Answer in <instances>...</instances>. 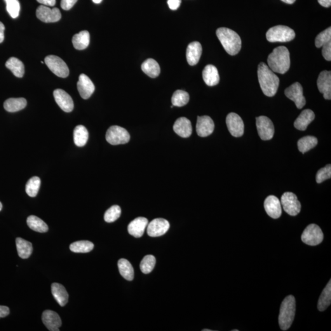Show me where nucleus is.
<instances>
[{"label":"nucleus","instance_id":"c03bdc74","mask_svg":"<svg viewBox=\"0 0 331 331\" xmlns=\"http://www.w3.org/2000/svg\"><path fill=\"white\" fill-rule=\"evenodd\" d=\"M331 177V165L328 164L326 167L320 169L316 174V180L318 184L325 181Z\"/></svg>","mask_w":331,"mask_h":331},{"label":"nucleus","instance_id":"a878e982","mask_svg":"<svg viewBox=\"0 0 331 331\" xmlns=\"http://www.w3.org/2000/svg\"><path fill=\"white\" fill-rule=\"evenodd\" d=\"M52 293L60 306H65L68 301V293L64 286L61 284L54 283L51 286Z\"/></svg>","mask_w":331,"mask_h":331},{"label":"nucleus","instance_id":"f3484780","mask_svg":"<svg viewBox=\"0 0 331 331\" xmlns=\"http://www.w3.org/2000/svg\"><path fill=\"white\" fill-rule=\"evenodd\" d=\"M215 125L212 119L208 116H199L197 120L196 131L200 137H207L213 133Z\"/></svg>","mask_w":331,"mask_h":331},{"label":"nucleus","instance_id":"dca6fc26","mask_svg":"<svg viewBox=\"0 0 331 331\" xmlns=\"http://www.w3.org/2000/svg\"><path fill=\"white\" fill-rule=\"evenodd\" d=\"M77 90L83 99H88L95 91V86L91 79L84 74L80 75L77 84Z\"/></svg>","mask_w":331,"mask_h":331},{"label":"nucleus","instance_id":"f8f14e48","mask_svg":"<svg viewBox=\"0 0 331 331\" xmlns=\"http://www.w3.org/2000/svg\"><path fill=\"white\" fill-rule=\"evenodd\" d=\"M286 97L295 102L298 109H302L306 105V101L303 95V88L299 82H296L285 91Z\"/></svg>","mask_w":331,"mask_h":331},{"label":"nucleus","instance_id":"2eb2a0df","mask_svg":"<svg viewBox=\"0 0 331 331\" xmlns=\"http://www.w3.org/2000/svg\"><path fill=\"white\" fill-rule=\"evenodd\" d=\"M53 96L57 104L63 111L70 112L74 109V103L71 96L62 89L53 91Z\"/></svg>","mask_w":331,"mask_h":331},{"label":"nucleus","instance_id":"423d86ee","mask_svg":"<svg viewBox=\"0 0 331 331\" xmlns=\"http://www.w3.org/2000/svg\"><path fill=\"white\" fill-rule=\"evenodd\" d=\"M105 139L111 145L125 144L130 140V135L125 128L115 125L108 129Z\"/></svg>","mask_w":331,"mask_h":331},{"label":"nucleus","instance_id":"4468645a","mask_svg":"<svg viewBox=\"0 0 331 331\" xmlns=\"http://www.w3.org/2000/svg\"><path fill=\"white\" fill-rule=\"evenodd\" d=\"M226 122L227 128L232 136L239 138L244 135V122L239 115L236 113L229 114L226 117Z\"/></svg>","mask_w":331,"mask_h":331},{"label":"nucleus","instance_id":"58836bf2","mask_svg":"<svg viewBox=\"0 0 331 331\" xmlns=\"http://www.w3.org/2000/svg\"><path fill=\"white\" fill-rule=\"evenodd\" d=\"M40 186H41L40 178L38 177H32L26 184V192L30 197L36 196L38 193Z\"/></svg>","mask_w":331,"mask_h":331},{"label":"nucleus","instance_id":"a18cd8bd","mask_svg":"<svg viewBox=\"0 0 331 331\" xmlns=\"http://www.w3.org/2000/svg\"><path fill=\"white\" fill-rule=\"evenodd\" d=\"M322 54L323 57L326 60H331V42H329L328 43L325 44L322 47Z\"/></svg>","mask_w":331,"mask_h":331},{"label":"nucleus","instance_id":"5fc2aeb1","mask_svg":"<svg viewBox=\"0 0 331 331\" xmlns=\"http://www.w3.org/2000/svg\"><path fill=\"white\" fill-rule=\"evenodd\" d=\"M93 3L96 4H99L103 1V0H92Z\"/></svg>","mask_w":331,"mask_h":331},{"label":"nucleus","instance_id":"c756f323","mask_svg":"<svg viewBox=\"0 0 331 331\" xmlns=\"http://www.w3.org/2000/svg\"><path fill=\"white\" fill-rule=\"evenodd\" d=\"M16 247L18 255L22 259H27L33 252L32 244L22 238L16 239Z\"/></svg>","mask_w":331,"mask_h":331},{"label":"nucleus","instance_id":"20e7f679","mask_svg":"<svg viewBox=\"0 0 331 331\" xmlns=\"http://www.w3.org/2000/svg\"><path fill=\"white\" fill-rule=\"evenodd\" d=\"M296 300L293 296L286 297L281 303L279 316V326L281 330L286 331L292 326L295 316Z\"/></svg>","mask_w":331,"mask_h":331},{"label":"nucleus","instance_id":"1a4fd4ad","mask_svg":"<svg viewBox=\"0 0 331 331\" xmlns=\"http://www.w3.org/2000/svg\"><path fill=\"white\" fill-rule=\"evenodd\" d=\"M280 203L284 210L290 215L296 216L300 212L301 205L293 192H285L281 196Z\"/></svg>","mask_w":331,"mask_h":331},{"label":"nucleus","instance_id":"39448f33","mask_svg":"<svg viewBox=\"0 0 331 331\" xmlns=\"http://www.w3.org/2000/svg\"><path fill=\"white\" fill-rule=\"evenodd\" d=\"M296 36L294 30L283 25L275 26L267 31L266 38L271 43H286L292 41Z\"/></svg>","mask_w":331,"mask_h":331},{"label":"nucleus","instance_id":"6e6552de","mask_svg":"<svg viewBox=\"0 0 331 331\" xmlns=\"http://www.w3.org/2000/svg\"><path fill=\"white\" fill-rule=\"evenodd\" d=\"M47 67L56 76L62 78L67 77L69 75V68L62 58L55 55H49L44 60Z\"/></svg>","mask_w":331,"mask_h":331},{"label":"nucleus","instance_id":"f03ea898","mask_svg":"<svg viewBox=\"0 0 331 331\" xmlns=\"http://www.w3.org/2000/svg\"><path fill=\"white\" fill-rule=\"evenodd\" d=\"M268 67L274 72L285 74L290 68V54L288 49L284 46L274 49L267 58Z\"/></svg>","mask_w":331,"mask_h":331},{"label":"nucleus","instance_id":"603ef678","mask_svg":"<svg viewBox=\"0 0 331 331\" xmlns=\"http://www.w3.org/2000/svg\"><path fill=\"white\" fill-rule=\"evenodd\" d=\"M318 1L320 5L325 8H329L331 5V0H318Z\"/></svg>","mask_w":331,"mask_h":331},{"label":"nucleus","instance_id":"9b49d317","mask_svg":"<svg viewBox=\"0 0 331 331\" xmlns=\"http://www.w3.org/2000/svg\"><path fill=\"white\" fill-rule=\"evenodd\" d=\"M37 17L42 22L46 23L57 22L62 18L59 9H51L48 6L41 5L36 9Z\"/></svg>","mask_w":331,"mask_h":331},{"label":"nucleus","instance_id":"09e8293b","mask_svg":"<svg viewBox=\"0 0 331 331\" xmlns=\"http://www.w3.org/2000/svg\"><path fill=\"white\" fill-rule=\"evenodd\" d=\"M9 312L10 311L8 307L0 306V318L8 316Z\"/></svg>","mask_w":331,"mask_h":331},{"label":"nucleus","instance_id":"ea45409f","mask_svg":"<svg viewBox=\"0 0 331 331\" xmlns=\"http://www.w3.org/2000/svg\"><path fill=\"white\" fill-rule=\"evenodd\" d=\"M156 264V259L154 256L146 255L140 262V268L142 273L148 274L153 271Z\"/></svg>","mask_w":331,"mask_h":331},{"label":"nucleus","instance_id":"6ab92c4d","mask_svg":"<svg viewBox=\"0 0 331 331\" xmlns=\"http://www.w3.org/2000/svg\"><path fill=\"white\" fill-rule=\"evenodd\" d=\"M264 206L267 215L274 219L280 217L281 205L280 200L275 196H269L265 199Z\"/></svg>","mask_w":331,"mask_h":331},{"label":"nucleus","instance_id":"0eeeda50","mask_svg":"<svg viewBox=\"0 0 331 331\" xmlns=\"http://www.w3.org/2000/svg\"><path fill=\"white\" fill-rule=\"evenodd\" d=\"M324 235L322 230L315 224H311L304 229L301 236L303 243L311 246H316L322 243Z\"/></svg>","mask_w":331,"mask_h":331},{"label":"nucleus","instance_id":"de8ad7c7","mask_svg":"<svg viewBox=\"0 0 331 331\" xmlns=\"http://www.w3.org/2000/svg\"><path fill=\"white\" fill-rule=\"evenodd\" d=\"M181 4V0H168V4L171 10H177Z\"/></svg>","mask_w":331,"mask_h":331},{"label":"nucleus","instance_id":"aec40b11","mask_svg":"<svg viewBox=\"0 0 331 331\" xmlns=\"http://www.w3.org/2000/svg\"><path fill=\"white\" fill-rule=\"evenodd\" d=\"M42 320L44 325L51 331H58L62 326V320L60 316L56 312L49 310L43 312Z\"/></svg>","mask_w":331,"mask_h":331},{"label":"nucleus","instance_id":"4d7b16f0","mask_svg":"<svg viewBox=\"0 0 331 331\" xmlns=\"http://www.w3.org/2000/svg\"><path fill=\"white\" fill-rule=\"evenodd\" d=\"M203 331H212V330H206V329H205V330H203Z\"/></svg>","mask_w":331,"mask_h":331},{"label":"nucleus","instance_id":"7ed1b4c3","mask_svg":"<svg viewBox=\"0 0 331 331\" xmlns=\"http://www.w3.org/2000/svg\"><path fill=\"white\" fill-rule=\"evenodd\" d=\"M216 34L226 52L235 55L241 51L242 41L240 36L233 30L227 28H220Z\"/></svg>","mask_w":331,"mask_h":331},{"label":"nucleus","instance_id":"412c9836","mask_svg":"<svg viewBox=\"0 0 331 331\" xmlns=\"http://www.w3.org/2000/svg\"><path fill=\"white\" fill-rule=\"evenodd\" d=\"M149 222L146 218L138 217L129 224L128 231L131 236L136 238H140L144 233Z\"/></svg>","mask_w":331,"mask_h":331},{"label":"nucleus","instance_id":"72a5a7b5","mask_svg":"<svg viewBox=\"0 0 331 331\" xmlns=\"http://www.w3.org/2000/svg\"><path fill=\"white\" fill-rule=\"evenodd\" d=\"M27 223L30 228L34 230L35 231L43 233V232H46L48 231L49 227L48 225L43 220L37 217L36 216H30L27 218Z\"/></svg>","mask_w":331,"mask_h":331},{"label":"nucleus","instance_id":"3c124183","mask_svg":"<svg viewBox=\"0 0 331 331\" xmlns=\"http://www.w3.org/2000/svg\"><path fill=\"white\" fill-rule=\"evenodd\" d=\"M4 30L5 27L3 23L0 22V43H3L4 39Z\"/></svg>","mask_w":331,"mask_h":331},{"label":"nucleus","instance_id":"9d476101","mask_svg":"<svg viewBox=\"0 0 331 331\" xmlns=\"http://www.w3.org/2000/svg\"><path fill=\"white\" fill-rule=\"evenodd\" d=\"M256 120L258 135L261 139L264 140L271 139L274 135V126L271 120L266 116L258 117Z\"/></svg>","mask_w":331,"mask_h":331},{"label":"nucleus","instance_id":"4be33fe9","mask_svg":"<svg viewBox=\"0 0 331 331\" xmlns=\"http://www.w3.org/2000/svg\"><path fill=\"white\" fill-rule=\"evenodd\" d=\"M173 129L174 132L180 137L187 138L192 135L191 122L185 117L178 119L174 125Z\"/></svg>","mask_w":331,"mask_h":331},{"label":"nucleus","instance_id":"2f4dec72","mask_svg":"<svg viewBox=\"0 0 331 331\" xmlns=\"http://www.w3.org/2000/svg\"><path fill=\"white\" fill-rule=\"evenodd\" d=\"M74 144L78 147H83L88 139V130L83 125H78L75 128L73 133Z\"/></svg>","mask_w":331,"mask_h":331},{"label":"nucleus","instance_id":"5701e85b","mask_svg":"<svg viewBox=\"0 0 331 331\" xmlns=\"http://www.w3.org/2000/svg\"><path fill=\"white\" fill-rule=\"evenodd\" d=\"M202 51L201 44L198 41L192 42L187 47V60L189 64L191 66L196 65L200 59Z\"/></svg>","mask_w":331,"mask_h":331},{"label":"nucleus","instance_id":"b1692460","mask_svg":"<svg viewBox=\"0 0 331 331\" xmlns=\"http://www.w3.org/2000/svg\"><path fill=\"white\" fill-rule=\"evenodd\" d=\"M203 77L204 82L208 86H215L220 82V76L217 68L212 65H207L204 68Z\"/></svg>","mask_w":331,"mask_h":331},{"label":"nucleus","instance_id":"a19ab883","mask_svg":"<svg viewBox=\"0 0 331 331\" xmlns=\"http://www.w3.org/2000/svg\"><path fill=\"white\" fill-rule=\"evenodd\" d=\"M6 10L12 18H17L19 15L20 6L18 0H4Z\"/></svg>","mask_w":331,"mask_h":331},{"label":"nucleus","instance_id":"f704fd0d","mask_svg":"<svg viewBox=\"0 0 331 331\" xmlns=\"http://www.w3.org/2000/svg\"><path fill=\"white\" fill-rule=\"evenodd\" d=\"M120 273L126 280L131 281L134 279V269L132 265L126 259H121L118 262Z\"/></svg>","mask_w":331,"mask_h":331},{"label":"nucleus","instance_id":"bb28decb","mask_svg":"<svg viewBox=\"0 0 331 331\" xmlns=\"http://www.w3.org/2000/svg\"><path fill=\"white\" fill-rule=\"evenodd\" d=\"M141 68L143 72L152 78H156L160 73V67L157 61L149 58L142 63Z\"/></svg>","mask_w":331,"mask_h":331},{"label":"nucleus","instance_id":"f257e3e1","mask_svg":"<svg viewBox=\"0 0 331 331\" xmlns=\"http://www.w3.org/2000/svg\"><path fill=\"white\" fill-rule=\"evenodd\" d=\"M258 77L261 88L265 95L272 97L278 91L280 80L264 63L258 66Z\"/></svg>","mask_w":331,"mask_h":331},{"label":"nucleus","instance_id":"79ce46f5","mask_svg":"<svg viewBox=\"0 0 331 331\" xmlns=\"http://www.w3.org/2000/svg\"><path fill=\"white\" fill-rule=\"evenodd\" d=\"M121 208L120 206L115 205L107 210L105 214V220L107 223H112L116 221L121 215Z\"/></svg>","mask_w":331,"mask_h":331},{"label":"nucleus","instance_id":"37998d69","mask_svg":"<svg viewBox=\"0 0 331 331\" xmlns=\"http://www.w3.org/2000/svg\"><path fill=\"white\" fill-rule=\"evenodd\" d=\"M331 28L329 27L328 29L325 30L316 36L315 39V46L316 48H320L327 44L329 42H331Z\"/></svg>","mask_w":331,"mask_h":331},{"label":"nucleus","instance_id":"393cba45","mask_svg":"<svg viewBox=\"0 0 331 331\" xmlns=\"http://www.w3.org/2000/svg\"><path fill=\"white\" fill-rule=\"evenodd\" d=\"M314 117H315V116H314V112L312 110L306 109L303 110L301 114L299 115L295 122V127L300 131L306 130L309 124L313 122Z\"/></svg>","mask_w":331,"mask_h":331},{"label":"nucleus","instance_id":"e433bc0d","mask_svg":"<svg viewBox=\"0 0 331 331\" xmlns=\"http://www.w3.org/2000/svg\"><path fill=\"white\" fill-rule=\"evenodd\" d=\"M94 245L92 243L87 241L75 242L70 245V248L71 252L74 253H88L93 249Z\"/></svg>","mask_w":331,"mask_h":331},{"label":"nucleus","instance_id":"6e6d98bb","mask_svg":"<svg viewBox=\"0 0 331 331\" xmlns=\"http://www.w3.org/2000/svg\"><path fill=\"white\" fill-rule=\"evenodd\" d=\"M2 208H3V205H2L1 202H0V211L2 210Z\"/></svg>","mask_w":331,"mask_h":331},{"label":"nucleus","instance_id":"a211bd4d","mask_svg":"<svg viewBox=\"0 0 331 331\" xmlns=\"http://www.w3.org/2000/svg\"><path fill=\"white\" fill-rule=\"evenodd\" d=\"M317 86L319 91L323 93L326 100L331 99V72L323 71L319 75L317 80Z\"/></svg>","mask_w":331,"mask_h":331},{"label":"nucleus","instance_id":"ddd939ff","mask_svg":"<svg viewBox=\"0 0 331 331\" xmlns=\"http://www.w3.org/2000/svg\"><path fill=\"white\" fill-rule=\"evenodd\" d=\"M170 225L168 220L163 218H156L152 221L147 226L148 235L150 237H159L164 235L170 229Z\"/></svg>","mask_w":331,"mask_h":331},{"label":"nucleus","instance_id":"c85d7f7f","mask_svg":"<svg viewBox=\"0 0 331 331\" xmlns=\"http://www.w3.org/2000/svg\"><path fill=\"white\" fill-rule=\"evenodd\" d=\"M27 104V100L25 98H9L4 102V108L6 111L16 112L24 109Z\"/></svg>","mask_w":331,"mask_h":331},{"label":"nucleus","instance_id":"864d4df0","mask_svg":"<svg viewBox=\"0 0 331 331\" xmlns=\"http://www.w3.org/2000/svg\"><path fill=\"white\" fill-rule=\"evenodd\" d=\"M281 1H282L285 3L292 4L295 3L296 0H281Z\"/></svg>","mask_w":331,"mask_h":331},{"label":"nucleus","instance_id":"8fccbe9b","mask_svg":"<svg viewBox=\"0 0 331 331\" xmlns=\"http://www.w3.org/2000/svg\"><path fill=\"white\" fill-rule=\"evenodd\" d=\"M42 5L46 6H53L56 3V0H36Z\"/></svg>","mask_w":331,"mask_h":331},{"label":"nucleus","instance_id":"7c9ffc66","mask_svg":"<svg viewBox=\"0 0 331 331\" xmlns=\"http://www.w3.org/2000/svg\"><path fill=\"white\" fill-rule=\"evenodd\" d=\"M6 67L11 70L16 77H22L25 73V67L23 63L18 58L11 57L7 61Z\"/></svg>","mask_w":331,"mask_h":331},{"label":"nucleus","instance_id":"13d9d810","mask_svg":"<svg viewBox=\"0 0 331 331\" xmlns=\"http://www.w3.org/2000/svg\"><path fill=\"white\" fill-rule=\"evenodd\" d=\"M232 331H238V330H232Z\"/></svg>","mask_w":331,"mask_h":331},{"label":"nucleus","instance_id":"4c0bfd02","mask_svg":"<svg viewBox=\"0 0 331 331\" xmlns=\"http://www.w3.org/2000/svg\"><path fill=\"white\" fill-rule=\"evenodd\" d=\"M189 93L184 90H178L174 93L171 102L174 106L182 107L189 103Z\"/></svg>","mask_w":331,"mask_h":331},{"label":"nucleus","instance_id":"cd10ccee","mask_svg":"<svg viewBox=\"0 0 331 331\" xmlns=\"http://www.w3.org/2000/svg\"><path fill=\"white\" fill-rule=\"evenodd\" d=\"M90 34L88 31H82L72 37V44L77 50H84L90 44Z\"/></svg>","mask_w":331,"mask_h":331},{"label":"nucleus","instance_id":"49530a36","mask_svg":"<svg viewBox=\"0 0 331 331\" xmlns=\"http://www.w3.org/2000/svg\"><path fill=\"white\" fill-rule=\"evenodd\" d=\"M77 1V0H61L60 5L63 9L68 11L74 6Z\"/></svg>","mask_w":331,"mask_h":331},{"label":"nucleus","instance_id":"473e14b6","mask_svg":"<svg viewBox=\"0 0 331 331\" xmlns=\"http://www.w3.org/2000/svg\"><path fill=\"white\" fill-rule=\"evenodd\" d=\"M331 303V281L324 289L322 293L319 298L318 309L321 312L325 311L330 306Z\"/></svg>","mask_w":331,"mask_h":331},{"label":"nucleus","instance_id":"c9c22d12","mask_svg":"<svg viewBox=\"0 0 331 331\" xmlns=\"http://www.w3.org/2000/svg\"><path fill=\"white\" fill-rule=\"evenodd\" d=\"M318 144V139L314 136H307L298 140V149L302 154L313 149Z\"/></svg>","mask_w":331,"mask_h":331}]
</instances>
